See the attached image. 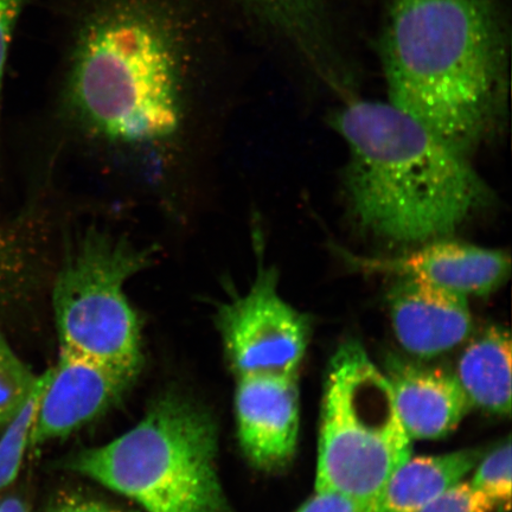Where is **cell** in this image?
Wrapping results in <instances>:
<instances>
[{"label": "cell", "mask_w": 512, "mask_h": 512, "mask_svg": "<svg viewBox=\"0 0 512 512\" xmlns=\"http://www.w3.org/2000/svg\"><path fill=\"white\" fill-rule=\"evenodd\" d=\"M331 125L348 146L351 213L377 238H447L489 201L466 156L390 102L350 98Z\"/></svg>", "instance_id": "3957f363"}, {"label": "cell", "mask_w": 512, "mask_h": 512, "mask_svg": "<svg viewBox=\"0 0 512 512\" xmlns=\"http://www.w3.org/2000/svg\"><path fill=\"white\" fill-rule=\"evenodd\" d=\"M24 0H0V96H2L6 60L12 34L21 14Z\"/></svg>", "instance_id": "7402d4cb"}, {"label": "cell", "mask_w": 512, "mask_h": 512, "mask_svg": "<svg viewBox=\"0 0 512 512\" xmlns=\"http://www.w3.org/2000/svg\"><path fill=\"white\" fill-rule=\"evenodd\" d=\"M134 380L104 364L60 350L38 403L30 446L67 437L98 418L123 398Z\"/></svg>", "instance_id": "9c48e42d"}, {"label": "cell", "mask_w": 512, "mask_h": 512, "mask_svg": "<svg viewBox=\"0 0 512 512\" xmlns=\"http://www.w3.org/2000/svg\"><path fill=\"white\" fill-rule=\"evenodd\" d=\"M152 254L99 228L68 240L53 293L60 350L137 379L142 332L125 285L151 265Z\"/></svg>", "instance_id": "8992f818"}, {"label": "cell", "mask_w": 512, "mask_h": 512, "mask_svg": "<svg viewBox=\"0 0 512 512\" xmlns=\"http://www.w3.org/2000/svg\"><path fill=\"white\" fill-rule=\"evenodd\" d=\"M418 246L413 251L389 258L358 255L338 246L336 249L351 270L418 279L467 298L488 296L509 278L510 256L502 249L446 238Z\"/></svg>", "instance_id": "ba28073f"}, {"label": "cell", "mask_w": 512, "mask_h": 512, "mask_svg": "<svg viewBox=\"0 0 512 512\" xmlns=\"http://www.w3.org/2000/svg\"><path fill=\"white\" fill-rule=\"evenodd\" d=\"M456 376L471 407L496 415L511 412V338L491 326L466 345Z\"/></svg>", "instance_id": "9a60e30c"}, {"label": "cell", "mask_w": 512, "mask_h": 512, "mask_svg": "<svg viewBox=\"0 0 512 512\" xmlns=\"http://www.w3.org/2000/svg\"><path fill=\"white\" fill-rule=\"evenodd\" d=\"M251 287L233 294L216 312V324L234 373L297 376L311 336V318L279 293V273L258 252Z\"/></svg>", "instance_id": "52a82bcc"}, {"label": "cell", "mask_w": 512, "mask_h": 512, "mask_svg": "<svg viewBox=\"0 0 512 512\" xmlns=\"http://www.w3.org/2000/svg\"><path fill=\"white\" fill-rule=\"evenodd\" d=\"M375 505L337 491H317L297 512H374Z\"/></svg>", "instance_id": "44dd1931"}, {"label": "cell", "mask_w": 512, "mask_h": 512, "mask_svg": "<svg viewBox=\"0 0 512 512\" xmlns=\"http://www.w3.org/2000/svg\"><path fill=\"white\" fill-rule=\"evenodd\" d=\"M217 450L219 434L206 409L170 394L130 431L76 453L67 467L146 512H230Z\"/></svg>", "instance_id": "277c9868"}, {"label": "cell", "mask_w": 512, "mask_h": 512, "mask_svg": "<svg viewBox=\"0 0 512 512\" xmlns=\"http://www.w3.org/2000/svg\"><path fill=\"white\" fill-rule=\"evenodd\" d=\"M313 5H316L318 9L325 11L323 0H310Z\"/></svg>", "instance_id": "d4e9b609"}, {"label": "cell", "mask_w": 512, "mask_h": 512, "mask_svg": "<svg viewBox=\"0 0 512 512\" xmlns=\"http://www.w3.org/2000/svg\"><path fill=\"white\" fill-rule=\"evenodd\" d=\"M44 512H132L112 507L110 504L95 501L79 495H62L48 505Z\"/></svg>", "instance_id": "603a6c76"}, {"label": "cell", "mask_w": 512, "mask_h": 512, "mask_svg": "<svg viewBox=\"0 0 512 512\" xmlns=\"http://www.w3.org/2000/svg\"><path fill=\"white\" fill-rule=\"evenodd\" d=\"M0 512H30L29 504L22 496L0 492Z\"/></svg>", "instance_id": "cb8c5ba5"}, {"label": "cell", "mask_w": 512, "mask_h": 512, "mask_svg": "<svg viewBox=\"0 0 512 512\" xmlns=\"http://www.w3.org/2000/svg\"><path fill=\"white\" fill-rule=\"evenodd\" d=\"M37 377L0 332V428L8 425L23 407Z\"/></svg>", "instance_id": "e0dca14e"}, {"label": "cell", "mask_w": 512, "mask_h": 512, "mask_svg": "<svg viewBox=\"0 0 512 512\" xmlns=\"http://www.w3.org/2000/svg\"><path fill=\"white\" fill-rule=\"evenodd\" d=\"M383 373L412 440L445 438L470 411V402L450 371L390 355Z\"/></svg>", "instance_id": "7c38bea8"}, {"label": "cell", "mask_w": 512, "mask_h": 512, "mask_svg": "<svg viewBox=\"0 0 512 512\" xmlns=\"http://www.w3.org/2000/svg\"><path fill=\"white\" fill-rule=\"evenodd\" d=\"M50 376V369L37 377L34 389L23 407L14 416L0 438V492L14 485L21 471L25 452L30 446L38 403Z\"/></svg>", "instance_id": "2e32d148"}, {"label": "cell", "mask_w": 512, "mask_h": 512, "mask_svg": "<svg viewBox=\"0 0 512 512\" xmlns=\"http://www.w3.org/2000/svg\"><path fill=\"white\" fill-rule=\"evenodd\" d=\"M495 504L473 488L470 482H459L435 498L420 512H494Z\"/></svg>", "instance_id": "ffe728a7"}, {"label": "cell", "mask_w": 512, "mask_h": 512, "mask_svg": "<svg viewBox=\"0 0 512 512\" xmlns=\"http://www.w3.org/2000/svg\"><path fill=\"white\" fill-rule=\"evenodd\" d=\"M509 48L498 0H393L379 42L388 102L467 156L503 117Z\"/></svg>", "instance_id": "7a4b0ae2"}, {"label": "cell", "mask_w": 512, "mask_h": 512, "mask_svg": "<svg viewBox=\"0 0 512 512\" xmlns=\"http://www.w3.org/2000/svg\"><path fill=\"white\" fill-rule=\"evenodd\" d=\"M235 413L240 445L252 464L275 470L290 462L300 426L297 376L238 377Z\"/></svg>", "instance_id": "30bf717a"}, {"label": "cell", "mask_w": 512, "mask_h": 512, "mask_svg": "<svg viewBox=\"0 0 512 512\" xmlns=\"http://www.w3.org/2000/svg\"><path fill=\"white\" fill-rule=\"evenodd\" d=\"M473 488L490 499L496 510L508 512L512 496V453L510 438L483 456L475 467Z\"/></svg>", "instance_id": "ac0fdd59"}, {"label": "cell", "mask_w": 512, "mask_h": 512, "mask_svg": "<svg viewBox=\"0 0 512 512\" xmlns=\"http://www.w3.org/2000/svg\"><path fill=\"white\" fill-rule=\"evenodd\" d=\"M208 29L195 0H82L67 46L69 106L110 142L169 138Z\"/></svg>", "instance_id": "6da1fadb"}, {"label": "cell", "mask_w": 512, "mask_h": 512, "mask_svg": "<svg viewBox=\"0 0 512 512\" xmlns=\"http://www.w3.org/2000/svg\"><path fill=\"white\" fill-rule=\"evenodd\" d=\"M483 450L411 457L393 473L377 498L374 512H420L475 470Z\"/></svg>", "instance_id": "5bb4252c"}, {"label": "cell", "mask_w": 512, "mask_h": 512, "mask_svg": "<svg viewBox=\"0 0 512 512\" xmlns=\"http://www.w3.org/2000/svg\"><path fill=\"white\" fill-rule=\"evenodd\" d=\"M29 275L28 255L21 240L0 222V305L21 294Z\"/></svg>", "instance_id": "d6986e66"}, {"label": "cell", "mask_w": 512, "mask_h": 512, "mask_svg": "<svg viewBox=\"0 0 512 512\" xmlns=\"http://www.w3.org/2000/svg\"><path fill=\"white\" fill-rule=\"evenodd\" d=\"M268 35L290 48L330 86L344 91V67L324 10L310 0H233Z\"/></svg>", "instance_id": "4fadbf2b"}, {"label": "cell", "mask_w": 512, "mask_h": 512, "mask_svg": "<svg viewBox=\"0 0 512 512\" xmlns=\"http://www.w3.org/2000/svg\"><path fill=\"white\" fill-rule=\"evenodd\" d=\"M392 388L360 342L332 356L324 387L317 491H337L376 504L396 469L412 457Z\"/></svg>", "instance_id": "5b68a950"}, {"label": "cell", "mask_w": 512, "mask_h": 512, "mask_svg": "<svg viewBox=\"0 0 512 512\" xmlns=\"http://www.w3.org/2000/svg\"><path fill=\"white\" fill-rule=\"evenodd\" d=\"M394 334L408 354L434 358L459 347L472 329L469 298L418 279L396 277L388 292Z\"/></svg>", "instance_id": "8fae6325"}]
</instances>
